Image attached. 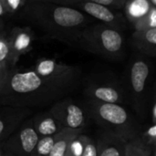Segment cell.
<instances>
[{
  "mask_svg": "<svg viewBox=\"0 0 156 156\" xmlns=\"http://www.w3.org/2000/svg\"><path fill=\"white\" fill-rule=\"evenodd\" d=\"M7 16L14 15L21 7H23L27 0H0Z\"/></svg>",
  "mask_w": 156,
  "mask_h": 156,
  "instance_id": "23",
  "label": "cell"
},
{
  "mask_svg": "<svg viewBox=\"0 0 156 156\" xmlns=\"http://www.w3.org/2000/svg\"><path fill=\"white\" fill-rule=\"evenodd\" d=\"M80 133H83L82 130H70L67 128L62 130L58 133L49 156H67V151L70 141Z\"/></svg>",
  "mask_w": 156,
  "mask_h": 156,
  "instance_id": "16",
  "label": "cell"
},
{
  "mask_svg": "<svg viewBox=\"0 0 156 156\" xmlns=\"http://www.w3.org/2000/svg\"><path fill=\"white\" fill-rule=\"evenodd\" d=\"M126 144L127 141L103 132L96 142L98 156H124Z\"/></svg>",
  "mask_w": 156,
  "mask_h": 156,
  "instance_id": "13",
  "label": "cell"
},
{
  "mask_svg": "<svg viewBox=\"0 0 156 156\" xmlns=\"http://www.w3.org/2000/svg\"><path fill=\"white\" fill-rule=\"evenodd\" d=\"M89 1L100 4V5H105V6H108V7L112 8V9L122 8L128 3V0H89Z\"/></svg>",
  "mask_w": 156,
  "mask_h": 156,
  "instance_id": "25",
  "label": "cell"
},
{
  "mask_svg": "<svg viewBox=\"0 0 156 156\" xmlns=\"http://www.w3.org/2000/svg\"><path fill=\"white\" fill-rule=\"evenodd\" d=\"M10 59H11V50L8 43L7 34L5 31H3L0 34V62H6L11 67Z\"/></svg>",
  "mask_w": 156,
  "mask_h": 156,
  "instance_id": "21",
  "label": "cell"
},
{
  "mask_svg": "<svg viewBox=\"0 0 156 156\" xmlns=\"http://www.w3.org/2000/svg\"><path fill=\"white\" fill-rule=\"evenodd\" d=\"M133 46L145 57L156 56V27L135 30L133 34Z\"/></svg>",
  "mask_w": 156,
  "mask_h": 156,
  "instance_id": "15",
  "label": "cell"
},
{
  "mask_svg": "<svg viewBox=\"0 0 156 156\" xmlns=\"http://www.w3.org/2000/svg\"><path fill=\"white\" fill-rule=\"evenodd\" d=\"M151 156H156V152H153V153H152V154H151Z\"/></svg>",
  "mask_w": 156,
  "mask_h": 156,
  "instance_id": "32",
  "label": "cell"
},
{
  "mask_svg": "<svg viewBox=\"0 0 156 156\" xmlns=\"http://www.w3.org/2000/svg\"><path fill=\"white\" fill-rule=\"evenodd\" d=\"M31 120L39 138L56 135L65 129L62 123L48 111L36 114Z\"/></svg>",
  "mask_w": 156,
  "mask_h": 156,
  "instance_id": "14",
  "label": "cell"
},
{
  "mask_svg": "<svg viewBox=\"0 0 156 156\" xmlns=\"http://www.w3.org/2000/svg\"><path fill=\"white\" fill-rule=\"evenodd\" d=\"M33 69L48 78H61L81 72L79 67L60 62L55 58H39Z\"/></svg>",
  "mask_w": 156,
  "mask_h": 156,
  "instance_id": "12",
  "label": "cell"
},
{
  "mask_svg": "<svg viewBox=\"0 0 156 156\" xmlns=\"http://www.w3.org/2000/svg\"><path fill=\"white\" fill-rule=\"evenodd\" d=\"M11 67L6 62H0V88L4 84Z\"/></svg>",
  "mask_w": 156,
  "mask_h": 156,
  "instance_id": "26",
  "label": "cell"
},
{
  "mask_svg": "<svg viewBox=\"0 0 156 156\" xmlns=\"http://www.w3.org/2000/svg\"><path fill=\"white\" fill-rule=\"evenodd\" d=\"M85 103L90 118L104 132L127 142L139 135L143 122L123 105L90 100Z\"/></svg>",
  "mask_w": 156,
  "mask_h": 156,
  "instance_id": "4",
  "label": "cell"
},
{
  "mask_svg": "<svg viewBox=\"0 0 156 156\" xmlns=\"http://www.w3.org/2000/svg\"><path fill=\"white\" fill-rule=\"evenodd\" d=\"M149 2V4L153 6H156V0H147Z\"/></svg>",
  "mask_w": 156,
  "mask_h": 156,
  "instance_id": "31",
  "label": "cell"
},
{
  "mask_svg": "<svg viewBox=\"0 0 156 156\" xmlns=\"http://www.w3.org/2000/svg\"><path fill=\"white\" fill-rule=\"evenodd\" d=\"M30 113L28 108L0 106V141L6 140Z\"/></svg>",
  "mask_w": 156,
  "mask_h": 156,
  "instance_id": "11",
  "label": "cell"
},
{
  "mask_svg": "<svg viewBox=\"0 0 156 156\" xmlns=\"http://www.w3.org/2000/svg\"><path fill=\"white\" fill-rule=\"evenodd\" d=\"M81 156H98L96 142L85 134L83 139V149Z\"/></svg>",
  "mask_w": 156,
  "mask_h": 156,
  "instance_id": "24",
  "label": "cell"
},
{
  "mask_svg": "<svg viewBox=\"0 0 156 156\" xmlns=\"http://www.w3.org/2000/svg\"><path fill=\"white\" fill-rule=\"evenodd\" d=\"M4 156H16V155H15L14 154H12V153H10L9 151H7V150H5V154H4Z\"/></svg>",
  "mask_w": 156,
  "mask_h": 156,
  "instance_id": "30",
  "label": "cell"
},
{
  "mask_svg": "<svg viewBox=\"0 0 156 156\" xmlns=\"http://www.w3.org/2000/svg\"><path fill=\"white\" fill-rule=\"evenodd\" d=\"M39 136L34 129L32 120L24 121L16 131L4 141L5 150L16 156H31Z\"/></svg>",
  "mask_w": 156,
  "mask_h": 156,
  "instance_id": "9",
  "label": "cell"
},
{
  "mask_svg": "<svg viewBox=\"0 0 156 156\" xmlns=\"http://www.w3.org/2000/svg\"><path fill=\"white\" fill-rule=\"evenodd\" d=\"M154 68L151 61L144 55H135L130 60L122 80L126 104L143 122H148L149 108L155 82L153 81Z\"/></svg>",
  "mask_w": 156,
  "mask_h": 156,
  "instance_id": "3",
  "label": "cell"
},
{
  "mask_svg": "<svg viewBox=\"0 0 156 156\" xmlns=\"http://www.w3.org/2000/svg\"><path fill=\"white\" fill-rule=\"evenodd\" d=\"M135 30L156 27V7L150 5L147 11L133 21Z\"/></svg>",
  "mask_w": 156,
  "mask_h": 156,
  "instance_id": "18",
  "label": "cell"
},
{
  "mask_svg": "<svg viewBox=\"0 0 156 156\" xmlns=\"http://www.w3.org/2000/svg\"><path fill=\"white\" fill-rule=\"evenodd\" d=\"M83 93L86 100L126 104L122 82L114 75L102 74L90 79L85 84Z\"/></svg>",
  "mask_w": 156,
  "mask_h": 156,
  "instance_id": "6",
  "label": "cell"
},
{
  "mask_svg": "<svg viewBox=\"0 0 156 156\" xmlns=\"http://www.w3.org/2000/svg\"><path fill=\"white\" fill-rule=\"evenodd\" d=\"M83 139L84 134L80 133L70 141L67 151V156H81L83 149Z\"/></svg>",
  "mask_w": 156,
  "mask_h": 156,
  "instance_id": "22",
  "label": "cell"
},
{
  "mask_svg": "<svg viewBox=\"0 0 156 156\" xmlns=\"http://www.w3.org/2000/svg\"><path fill=\"white\" fill-rule=\"evenodd\" d=\"M152 153L137 136L127 142L124 156H151Z\"/></svg>",
  "mask_w": 156,
  "mask_h": 156,
  "instance_id": "19",
  "label": "cell"
},
{
  "mask_svg": "<svg viewBox=\"0 0 156 156\" xmlns=\"http://www.w3.org/2000/svg\"><path fill=\"white\" fill-rule=\"evenodd\" d=\"M7 38L11 50L10 65L13 68L21 56L32 49L34 34L31 28L27 27H15L11 29L9 34H7Z\"/></svg>",
  "mask_w": 156,
  "mask_h": 156,
  "instance_id": "10",
  "label": "cell"
},
{
  "mask_svg": "<svg viewBox=\"0 0 156 156\" xmlns=\"http://www.w3.org/2000/svg\"><path fill=\"white\" fill-rule=\"evenodd\" d=\"M57 136L58 134L39 138L31 156H49Z\"/></svg>",
  "mask_w": 156,
  "mask_h": 156,
  "instance_id": "20",
  "label": "cell"
},
{
  "mask_svg": "<svg viewBox=\"0 0 156 156\" xmlns=\"http://www.w3.org/2000/svg\"><path fill=\"white\" fill-rule=\"evenodd\" d=\"M5 154V147H4V142L0 141V156H4Z\"/></svg>",
  "mask_w": 156,
  "mask_h": 156,
  "instance_id": "28",
  "label": "cell"
},
{
  "mask_svg": "<svg viewBox=\"0 0 156 156\" xmlns=\"http://www.w3.org/2000/svg\"><path fill=\"white\" fill-rule=\"evenodd\" d=\"M138 137L152 152L156 151V124L146 122L143 123Z\"/></svg>",
  "mask_w": 156,
  "mask_h": 156,
  "instance_id": "17",
  "label": "cell"
},
{
  "mask_svg": "<svg viewBox=\"0 0 156 156\" xmlns=\"http://www.w3.org/2000/svg\"><path fill=\"white\" fill-rule=\"evenodd\" d=\"M82 71L61 78H48L31 69L11 68L0 88V106L43 108L68 97L80 86Z\"/></svg>",
  "mask_w": 156,
  "mask_h": 156,
  "instance_id": "1",
  "label": "cell"
},
{
  "mask_svg": "<svg viewBox=\"0 0 156 156\" xmlns=\"http://www.w3.org/2000/svg\"><path fill=\"white\" fill-rule=\"evenodd\" d=\"M48 112L65 128L70 130L84 131L89 119H90L85 101H78L69 97L63 98L52 104Z\"/></svg>",
  "mask_w": 156,
  "mask_h": 156,
  "instance_id": "7",
  "label": "cell"
},
{
  "mask_svg": "<svg viewBox=\"0 0 156 156\" xmlns=\"http://www.w3.org/2000/svg\"><path fill=\"white\" fill-rule=\"evenodd\" d=\"M29 1H44L51 2L58 5H63L67 6L78 9L90 17H93L101 23L108 26L115 27L119 30H122L126 26V21L124 17L114 11V9L108 6L89 1V0H29Z\"/></svg>",
  "mask_w": 156,
  "mask_h": 156,
  "instance_id": "8",
  "label": "cell"
},
{
  "mask_svg": "<svg viewBox=\"0 0 156 156\" xmlns=\"http://www.w3.org/2000/svg\"><path fill=\"white\" fill-rule=\"evenodd\" d=\"M74 44L88 52L109 59H121L124 53V37L121 30L104 23L85 27Z\"/></svg>",
  "mask_w": 156,
  "mask_h": 156,
  "instance_id": "5",
  "label": "cell"
},
{
  "mask_svg": "<svg viewBox=\"0 0 156 156\" xmlns=\"http://www.w3.org/2000/svg\"><path fill=\"white\" fill-rule=\"evenodd\" d=\"M23 16L51 37L74 43L79 33L90 23V16L70 6L44 1L27 0Z\"/></svg>",
  "mask_w": 156,
  "mask_h": 156,
  "instance_id": "2",
  "label": "cell"
},
{
  "mask_svg": "<svg viewBox=\"0 0 156 156\" xmlns=\"http://www.w3.org/2000/svg\"><path fill=\"white\" fill-rule=\"evenodd\" d=\"M3 31H5V30H4V21H3V19L0 18V34H1Z\"/></svg>",
  "mask_w": 156,
  "mask_h": 156,
  "instance_id": "29",
  "label": "cell"
},
{
  "mask_svg": "<svg viewBox=\"0 0 156 156\" xmlns=\"http://www.w3.org/2000/svg\"><path fill=\"white\" fill-rule=\"evenodd\" d=\"M5 16H7V14H6V12L5 11V9H4L3 5H2V4H1V1H0V18L2 19L3 17H5Z\"/></svg>",
  "mask_w": 156,
  "mask_h": 156,
  "instance_id": "27",
  "label": "cell"
}]
</instances>
